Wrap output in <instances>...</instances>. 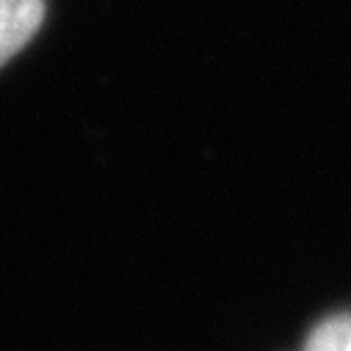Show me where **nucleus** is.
<instances>
[{
	"label": "nucleus",
	"mask_w": 351,
	"mask_h": 351,
	"mask_svg": "<svg viewBox=\"0 0 351 351\" xmlns=\"http://www.w3.org/2000/svg\"><path fill=\"white\" fill-rule=\"evenodd\" d=\"M42 20L45 0H0V66L34 39Z\"/></svg>",
	"instance_id": "1"
},
{
	"label": "nucleus",
	"mask_w": 351,
	"mask_h": 351,
	"mask_svg": "<svg viewBox=\"0 0 351 351\" xmlns=\"http://www.w3.org/2000/svg\"><path fill=\"white\" fill-rule=\"evenodd\" d=\"M307 351H351V318L340 315V318L324 321L313 332Z\"/></svg>",
	"instance_id": "2"
}]
</instances>
